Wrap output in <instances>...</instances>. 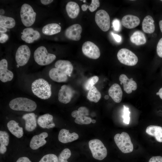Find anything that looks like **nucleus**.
I'll return each instance as SVG.
<instances>
[{"label": "nucleus", "instance_id": "obj_1", "mask_svg": "<svg viewBox=\"0 0 162 162\" xmlns=\"http://www.w3.org/2000/svg\"><path fill=\"white\" fill-rule=\"evenodd\" d=\"M32 90L35 95L42 99L49 98L52 94L51 86L42 78L36 80L32 83Z\"/></svg>", "mask_w": 162, "mask_h": 162}, {"label": "nucleus", "instance_id": "obj_2", "mask_svg": "<svg viewBox=\"0 0 162 162\" xmlns=\"http://www.w3.org/2000/svg\"><path fill=\"white\" fill-rule=\"evenodd\" d=\"M10 107L12 110L16 111L32 112L36 109V103L28 98L19 97L11 100L9 103Z\"/></svg>", "mask_w": 162, "mask_h": 162}, {"label": "nucleus", "instance_id": "obj_3", "mask_svg": "<svg viewBox=\"0 0 162 162\" xmlns=\"http://www.w3.org/2000/svg\"><path fill=\"white\" fill-rule=\"evenodd\" d=\"M115 142L118 148L124 153L132 152L134 147L130 138L126 132H123L121 134H117L114 137Z\"/></svg>", "mask_w": 162, "mask_h": 162}, {"label": "nucleus", "instance_id": "obj_4", "mask_svg": "<svg viewBox=\"0 0 162 162\" xmlns=\"http://www.w3.org/2000/svg\"><path fill=\"white\" fill-rule=\"evenodd\" d=\"M34 57L35 62L41 66L51 64L56 58L54 54L48 53L46 48L43 46L39 47L35 50Z\"/></svg>", "mask_w": 162, "mask_h": 162}, {"label": "nucleus", "instance_id": "obj_5", "mask_svg": "<svg viewBox=\"0 0 162 162\" xmlns=\"http://www.w3.org/2000/svg\"><path fill=\"white\" fill-rule=\"evenodd\" d=\"M88 145L92 156L95 159L102 160L106 157L107 149L100 140L94 139L90 140Z\"/></svg>", "mask_w": 162, "mask_h": 162}, {"label": "nucleus", "instance_id": "obj_6", "mask_svg": "<svg viewBox=\"0 0 162 162\" xmlns=\"http://www.w3.org/2000/svg\"><path fill=\"white\" fill-rule=\"evenodd\" d=\"M20 15L23 24L25 26L28 27L34 22L36 13L31 5L24 3L21 6Z\"/></svg>", "mask_w": 162, "mask_h": 162}, {"label": "nucleus", "instance_id": "obj_7", "mask_svg": "<svg viewBox=\"0 0 162 162\" xmlns=\"http://www.w3.org/2000/svg\"><path fill=\"white\" fill-rule=\"evenodd\" d=\"M117 57L121 63L128 66L135 65L138 61L136 56L132 52L126 48L120 50L117 53Z\"/></svg>", "mask_w": 162, "mask_h": 162}, {"label": "nucleus", "instance_id": "obj_8", "mask_svg": "<svg viewBox=\"0 0 162 162\" xmlns=\"http://www.w3.org/2000/svg\"><path fill=\"white\" fill-rule=\"evenodd\" d=\"M95 21L98 26L103 31H108L110 28V20L108 13L105 10H100L96 13Z\"/></svg>", "mask_w": 162, "mask_h": 162}, {"label": "nucleus", "instance_id": "obj_9", "mask_svg": "<svg viewBox=\"0 0 162 162\" xmlns=\"http://www.w3.org/2000/svg\"><path fill=\"white\" fill-rule=\"evenodd\" d=\"M31 55L29 47L26 45H23L17 49L15 55V60L17 64L22 66L28 62Z\"/></svg>", "mask_w": 162, "mask_h": 162}, {"label": "nucleus", "instance_id": "obj_10", "mask_svg": "<svg viewBox=\"0 0 162 162\" xmlns=\"http://www.w3.org/2000/svg\"><path fill=\"white\" fill-rule=\"evenodd\" d=\"M82 51L85 55L92 59H98L100 56L99 48L91 41H87L84 43L82 46Z\"/></svg>", "mask_w": 162, "mask_h": 162}, {"label": "nucleus", "instance_id": "obj_11", "mask_svg": "<svg viewBox=\"0 0 162 162\" xmlns=\"http://www.w3.org/2000/svg\"><path fill=\"white\" fill-rule=\"evenodd\" d=\"M82 28L81 26L75 24L68 28L65 31V35L68 39L73 40H79L81 38Z\"/></svg>", "mask_w": 162, "mask_h": 162}, {"label": "nucleus", "instance_id": "obj_12", "mask_svg": "<svg viewBox=\"0 0 162 162\" xmlns=\"http://www.w3.org/2000/svg\"><path fill=\"white\" fill-rule=\"evenodd\" d=\"M21 36V39L26 43L30 44L38 40L40 37V33L31 28L24 29Z\"/></svg>", "mask_w": 162, "mask_h": 162}, {"label": "nucleus", "instance_id": "obj_13", "mask_svg": "<svg viewBox=\"0 0 162 162\" xmlns=\"http://www.w3.org/2000/svg\"><path fill=\"white\" fill-rule=\"evenodd\" d=\"M74 94V91L69 86L63 85L61 87L58 93V100L63 104L69 103Z\"/></svg>", "mask_w": 162, "mask_h": 162}, {"label": "nucleus", "instance_id": "obj_14", "mask_svg": "<svg viewBox=\"0 0 162 162\" xmlns=\"http://www.w3.org/2000/svg\"><path fill=\"white\" fill-rule=\"evenodd\" d=\"M8 63L7 60L3 59L0 61V80L4 82L9 81L14 77L13 73L8 69Z\"/></svg>", "mask_w": 162, "mask_h": 162}, {"label": "nucleus", "instance_id": "obj_15", "mask_svg": "<svg viewBox=\"0 0 162 162\" xmlns=\"http://www.w3.org/2000/svg\"><path fill=\"white\" fill-rule=\"evenodd\" d=\"M119 80L120 84H123L124 90L127 93L130 94L132 91L136 89V83L133 80V78L129 79L125 74H122L120 76Z\"/></svg>", "mask_w": 162, "mask_h": 162}, {"label": "nucleus", "instance_id": "obj_16", "mask_svg": "<svg viewBox=\"0 0 162 162\" xmlns=\"http://www.w3.org/2000/svg\"><path fill=\"white\" fill-rule=\"evenodd\" d=\"M48 136V134L46 132L34 136L30 142V148L33 150H36L44 145L46 142L45 139Z\"/></svg>", "mask_w": 162, "mask_h": 162}, {"label": "nucleus", "instance_id": "obj_17", "mask_svg": "<svg viewBox=\"0 0 162 162\" xmlns=\"http://www.w3.org/2000/svg\"><path fill=\"white\" fill-rule=\"evenodd\" d=\"M58 138L60 142L66 143L77 140L79 138V135L75 132L71 134L69 130L63 129L60 131Z\"/></svg>", "mask_w": 162, "mask_h": 162}, {"label": "nucleus", "instance_id": "obj_18", "mask_svg": "<svg viewBox=\"0 0 162 162\" xmlns=\"http://www.w3.org/2000/svg\"><path fill=\"white\" fill-rule=\"evenodd\" d=\"M140 22V20L139 17L132 15L124 16L122 20L123 26L128 29L135 28L139 25Z\"/></svg>", "mask_w": 162, "mask_h": 162}, {"label": "nucleus", "instance_id": "obj_19", "mask_svg": "<svg viewBox=\"0 0 162 162\" xmlns=\"http://www.w3.org/2000/svg\"><path fill=\"white\" fill-rule=\"evenodd\" d=\"M53 119L52 116L47 113L39 116L38 119L37 123L38 125L42 128H52L55 126Z\"/></svg>", "mask_w": 162, "mask_h": 162}, {"label": "nucleus", "instance_id": "obj_20", "mask_svg": "<svg viewBox=\"0 0 162 162\" xmlns=\"http://www.w3.org/2000/svg\"><path fill=\"white\" fill-rule=\"evenodd\" d=\"M22 118L25 121V129L28 132L34 130L37 127L36 116L34 113H26L24 115Z\"/></svg>", "mask_w": 162, "mask_h": 162}, {"label": "nucleus", "instance_id": "obj_21", "mask_svg": "<svg viewBox=\"0 0 162 162\" xmlns=\"http://www.w3.org/2000/svg\"><path fill=\"white\" fill-rule=\"evenodd\" d=\"M108 93L110 96L116 103H120L122 100V91L120 86L117 83L113 84L109 88Z\"/></svg>", "mask_w": 162, "mask_h": 162}, {"label": "nucleus", "instance_id": "obj_22", "mask_svg": "<svg viewBox=\"0 0 162 162\" xmlns=\"http://www.w3.org/2000/svg\"><path fill=\"white\" fill-rule=\"evenodd\" d=\"M56 68L58 69L62 72L67 75L70 76L73 70V66L69 61L59 60L55 63Z\"/></svg>", "mask_w": 162, "mask_h": 162}, {"label": "nucleus", "instance_id": "obj_23", "mask_svg": "<svg viewBox=\"0 0 162 162\" xmlns=\"http://www.w3.org/2000/svg\"><path fill=\"white\" fill-rule=\"evenodd\" d=\"M49 76L52 80L57 82H65L68 80L67 75L56 68L50 70Z\"/></svg>", "mask_w": 162, "mask_h": 162}, {"label": "nucleus", "instance_id": "obj_24", "mask_svg": "<svg viewBox=\"0 0 162 162\" xmlns=\"http://www.w3.org/2000/svg\"><path fill=\"white\" fill-rule=\"evenodd\" d=\"M146 132L148 135L154 137L158 142H162V127L156 125H150L146 128Z\"/></svg>", "mask_w": 162, "mask_h": 162}, {"label": "nucleus", "instance_id": "obj_25", "mask_svg": "<svg viewBox=\"0 0 162 162\" xmlns=\"http://www.w3.org/2000/svg\"><path fill=\"white\" fill-rule=\"evenodd\" d=\"M19 123L15 121L11 120L7 124V127L11 133L18 138H20L23 134V128L19 126Z\"/></svg>", "mask_w": 162, "mask_h": 162}, {"label": "nucleus", "instance_id": "obj_26", "mask_svg": "<svg viewBox=\"0 0 162 162\" xmlns=\"http://www.w3.org/2000/svg\"><path fill=\"white\" fill-rule=\"evenodd\" d=\"M143 31L148 34H152L154 32L155 27L154 20L150 15L146 16L144 19L142 23Z\"/></svg>", "mask_w": 162, "mask_h": 162}, {"label": "nucleus", "instance_id": "obj_27", "mask_svg": "<svg viewBox=\"0 0 162 162\" xmlns=\"http://www.w3.org/2000/svg\"><path fill=\"white\" fill-rule=\"evenodd\" d=\"M66 10L68 16L72 19L76 18L78 16L80 8L76 2H69L66 4Z\"/></svg>", "mask_w": 162, "mask_h": 162}, {"label": "nucleus", "instance_id": "obj_28", "mask_svg": "<svg viewBox=\"0 0 162 162\" xmlns=\"http://www.w3.org/2000/svg\"><path fill=\"white\" fill-rule=\"evenodd\" d=\"M61 27L56 23H51L45 26L42 28V32L45 34L52 35L57 34L61 31Z\"/></svg>", "mask_w": 162, "mask_h": 162}, {"label": "nucleus", "instance_id": "obj_29", "mask_svg": "<svg viewBox=\"0 0 162 162\" xmlns=\"http://www.w3.org/2000/svg\"><path fill=\"white\" fill-rule=\"evenodd\" d=\"M132 43L137 46L145 44L146 42L144 34L142 32L137 31L134 32L130 37Z\"/></svg>", "mask_w": 162, "mask_h": 162}, {"label": "nucleus", "instance_id": "obj_30", "mask_svg": "<svg viewBox=\"0 0 162 162\" xmlns=\"http://www.w3.org/2000/svg\"><path fill=\"white\" fill-rule=\"evenodd\" d=\"M9 143V136L8 133L5 131H0V153L4 154L7 151L6 146Z\"/></svg>", "mask_w": 162, "mask_h": 162}, {"label": "nucleus", "instance_id": "obj_31", "mask_svg": "<svg viewBox=\"0 0 162 162\" xmlns=\"http://www.w3.org/2000/svg\"><path fill=\"white\" fill-rule=\"evenodd\" d=\"M16 24L15 20L13 18L0 15V25L6 28H14Z\"/></svg>", "mask_w": 162, "mask_h": 162}, {"label": "nucleus", "instance_id": "obj_32", "mask_svg": "<svg viewBox=\"0 0 162 162\" xmlns=\"http://www.w3.org/2000/svg\"><path fill=\"white\" fill-rule=\"evenodd\" d=\"M101 97L100 92L94 86L89 90L87 96V98L89 101L95 103L98 102Z\"/></svg>", "mask_w": 162, "mask_h": 162}, {"label": "nucleus", "instance_id": "obj_33", "mask_svg": "<svg viewBox=\"0 0 162 162\" xmlns=\"http://www.w3.org/2000/svg\"><path fill=\"white\" fill-rule=\"evenodd\" d=\"M100 3L98 0H92L90 5L89 6L83 4L81 6V8L83 11H86L88 8L90 11L93 12L99 7Z\"/></svg>", "mask_w": 162, "mask_h": 162}, {"label": "nucleus", "instance_id": "obj_34", "mask_svg": "<svg viewBox=\"0 0 162 162\" xmlns=\"http://www.w3.org/2000/svg\"><path fill=\"white\" fill-rule=\"evenodd\" d=\"M71 155V152L70 150L65 148L62 151L58 156V162H68L67 160Z\"/></svg>", "mask_w": 162, "mask_h": 162}, {"label": "nucleus", "instance_id": "obj_35", "mask_svg": "<svg viewBox=\"0 0 162 162\" xmlns=\"http://www.w3.org/2000/svg\"><path fill=\"white\" fill-rule=\"evenodd\" d=\"M98 77L97 76L90 78L85 83L84 88L86 90H89L98 81Z\"/></svg>", "mask_w": 162, "mask_h": 162}, {"label": "nucleus", "instance_id": "obj_36", "mask_svg": "<svg viewBox=\"0 0 162 162\" xmlns=\"http://www.w3.org/2000/svg\"><path fill=\"white\" fill-rule=\"evenodd\" d=\"M58 158L55 154H48L44 156L39 162H58Z\"/></svg>", "mask_w": 162, "mask_h": 162}, {"label": "nucleus", "instance_id": "obj_37", "mask_svg": "<svg viewBox=\"0 0 162 162\" xmlns=\"http://www.w3.org/2000/svg\"><path fill=\"white\" fill-rule=\"evenodd\" d=\"M92 119L89 117L86 116H80L76 118L75 122L80 124H88L92 122Z\"/></svg>", "mask_w": 162, "mask_h": 162}, {"label": "nucleus", "instance_id": "obj_38", "mask_svg": "<svg viewBox=\"0 0 162 162\" xmlns=\"http://www.w3.org/2000/svg\"><path fill=\"white\" fill-rule=\"evenodd\" d=\"M124 106V113L122 116L123 118V122L125 123L128 124L129 123L130 120V112L129 111V108L127 107L125 105Z\"/></svg>", "mask_w": 162, "mask_h": 162}, {"label": "nucleus", "instance_id": "obj_39", "mask_svg": "<svg viewBox=\"0 0 162 162\" xmlns=\"http://www.w3.org/2000/svg\"><path fill=\"white\" fill-rule=\"evenodd\" d=\"M78 116H86L89 114V110L86 107L81 106L79 107L78 110Z\"/></svg>", "mask_w": 162, "mask_h": 162}, {"label": "nucleus", "instance_id": "obj_40", "mask_svg": "<svg viewBox=\"0 0 162 162\" xmlns=\"http://www.w3.org/2000/svg\"><path fill=\"white\" fill-rule=\"evenodd\" d=\"M112 26L114 30L116 31H119L120 30L121 24L120 21L117 19H115L112 22Z\"/></svg>", "mask_w": 162, "mask_h": 162}, {"label": "nucleus", "instance_id": "obj_41", "mask_svg": "<svg viewBox=\"0 0 162 162\" xmlns=\"http://www.w3.org/2000/svg\"><path fill=\"white\" fill-rule=\"evenodd\" d=\"M157 52L158 56L162 58V38L160 39L158 43Z\"/></svg>", "mask_w": 162, "mask_h": 162}, {"label": "nucleus", "instance_id": "obj_42", "mask_svg": "<svg viewBox=\"0 0 162 162\" xmlns=\"http://www.w3.org/2000/svg\"><path fill=\"white\" fill-rule=\"evenodd\" d=\"M0 42L4 43L8 39V35L4 33H0Z\"/></svg>", "mask_w": 162, "mask_h": 162}, {"label": "nucleus", "instance_id": "obj_43", "mask_svg": "<svg viewBox=\"0 0 162 162\" xmlns=\"http://www.w3.org/2000/svg\"><path fill=\"white\" fill-rule=\"evenodd\" d=\"M148 162H162V157L153 156L150 158Z\"/></svg>", "mask_w": 162, "mask_h": 162}, {"label": "nucleus", "instance_id": "obj_44", "mask_svg": "<svg viewBox=\"0 0 162 162\" xmlns=\"http://www.w3.org/2000/svg\"><path fill=\"white\" fill-rule=\"evenodd\" d=\"M16 162H32L27 157H25L19 158Z\"/></svg>", "mask_w": 162, "mask_h": 162}, {"label": "nucleus", "instance_id": "obj_45", "mask_svg": "<svg viewBox=\"0 0 162 162\" xmlns=\"http://www.w3.org/2000/svg\"><path fill=\"white\" fill-rule=\"evenodd\" d=\"M112 35L113 36L115 40L117 42H120L122 40V38L120 36L114 33L113 32L111 33Z\"/></svg>", "mask_w": 162, "mask_h": 162}, {"label": "nucleus", "instance_id": "obj_46", "mask_svg": "<svg viewBox=\"0 0 162 162\" xmlns=\"http://www.w3.org/2000/svg\"><path fill=\"white\" fill-rule=\"evenodd\" d=\"M53 1L52 0H41V3L44 5H47L52 3Z\"/></svg>", "mask_w": 162, "mask_h": 162}, {"label": "nucleus", "instance_id": "obj_47", "mask_svg": "<svg viewBox=\"0 0 162 162\" xmlns=\"http://www.w3.org/2000/svg\"><path fill=\"white\" fill-rule=\"evenodd\" d=\"M7 31L6 28L0 26V32L1 33H4Z\"/></svg>", "mask_w": 162, "mask_h": 162}, {"label": "nucleus", "instance_id": "obj_48", "mask_svg": "<svg viewBox=\"0 0 162 162\" xmlns=\"http://www.w3.org/2000/svg\"><path fill=\"white\" fill-rule=\"evenodd\" d=\"M157 95H159L160 98L162 99V87L159 90L158 92L156 93Z\"/></svg>", "mask_w": 162, "mask_h": 162}, {"label": "nucleus", "instance_id": "obj_49", "mask_svg": "<svg viewBox=\"0 0 162 162\" xmlns=\"http://www.w3.org/2000/svg\"><path fill=\"white\" fill-rule=\"evenodd\" d=\"M159 24L160 31L162 33V20H161L159 22Z\"/></svg>", "mask_w": 162, "mask_h": 162}, {"label": "nucleus", "instance_id": "obj_50", "mask_svg": "<svg viewBox=\"0 0 162 162\" xmlns=\"http://www.w3.org/2000/svg\"><path fill=\"white\" fill-rule=\"evenodd\" d=\"M0 15H2L4 13V11L3 9H0Z\"/></svg>", "mask_w": 162, "mask_h": 162}, {"label": "nucleus", "instance_id": "obj_51", "mask_svg": "<svg viewBox=\"0 0 162 162\" xmlns=\"http://www.w3.org/2000/svg\"><path fill=\"white\" fill-rule=\"evenodd\" d=\"M96 120L94 119H93L92 120V122L93 123H94L96 122Z\"/></svg>", "mask_w": 162, "mask_h": 162}, {"label": "nucleus", "instance_id": "obj_52", "mask_svg": "<svg viewBox=\"0 0 162 162\" xmlns=\"http://www.w3.org/2000/svg\"><path fill=\"white\" fill-rule=\"evenodd\" d=\"M105 98L106 99H107L109 98V97L108 95H106L105 96Z\"/></svg>", "mask_w": 162, "mask_h": 162}, {"label": "nucleus", "instance_id": "obj_53", "mask_svg": "<svg viewBox=\"0 0 162 162\" xmlns=\"http://www.w3.org/2000/svg\"><path fill=\"white\" fill-rule=\"evenodd\" d=\"M160 1L162 2V0H160Z\"/></svg>", "mask_w": 162, "mask_h": 162}]
</instances>
